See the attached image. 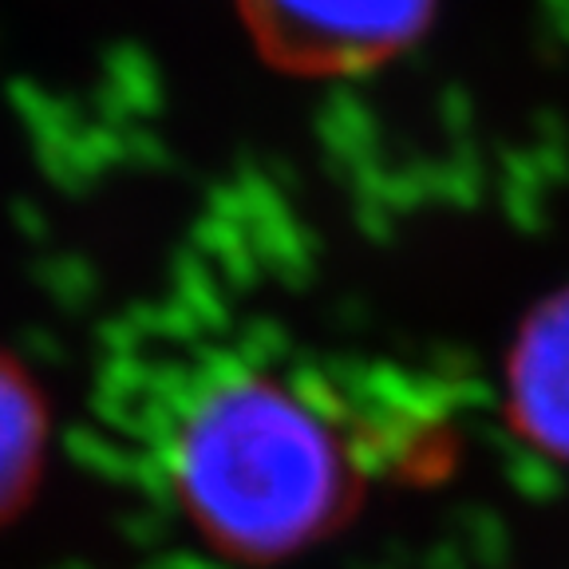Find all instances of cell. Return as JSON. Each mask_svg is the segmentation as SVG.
<instances>
[{"label": "cell", "instance_id": "1", "mask_svg": "<svg viewBox=\"0 0 569 569\" xmlns=\"http://www.w3.org/2000/svg\"><path fill=\"white\" fill-rule=\"evenodd\" d=\"M178 507L202 542L249 566L293 558L337 530L356 467L332 419L266 372L198 391L170 447Z\"/></svg>", "mask_w": 569, "mask_h": 569}, {"label": "cell", "instance_id": "2", "mask_svg": "<svg viewBox=\"0 0 569 569\" xmlns=\"http://www.w3.org/2000/svg\"><path fill=\"white\" fill-rule=\"evenodd\" d=\"M233 9L269 68L332 80L400 60L423 40L439 0H233Z\"/></svg>", "mask_w": 569, "mask_h": 569}, {"label": "cell", "instance_id": "3", "mask_svg": "<svg viewBox=\"0 0 569 569\" xmlns=\"http://www.w3.org/2000/svg\"><path fill=\"white\" fill-rule=\"evenodd\" d=\"M52 416L44 388L0 348V526L20 518L44 479Z\"/></svg>", "mask_w": 569, "mask_h": 569}, {"label": "cell", "instance_id": "4", "mask_svg": "<svg viewBox=\"0 0 569 569\" xmlns=\"http://www.w3.org/2000/svg\"><path fill=\"white\" fill-rule=\"evenodd\" d=\"M515 396L533 436L569 451V301L533 325L515 368Z\"/></svg>", "mask_w": 569, "mask_h": 569}]
</instances>
